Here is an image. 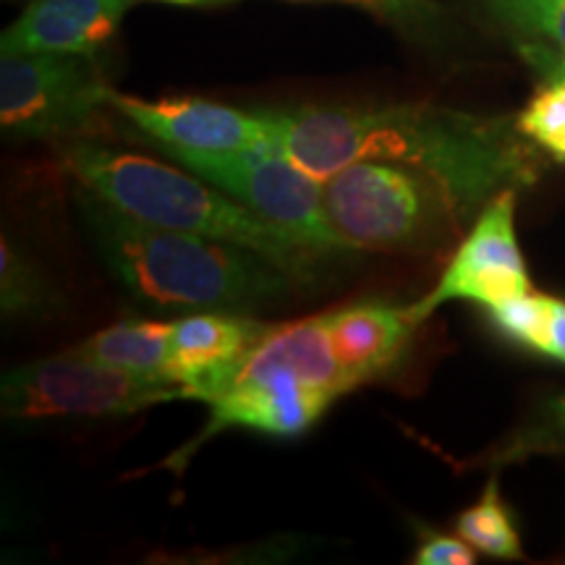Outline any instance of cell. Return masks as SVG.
Returning <instances> with one entry per match:
<instances>
[{"label": "cell", "instance_id": "6", "mask_svg": "<svg viewBox=\"0 0 565 565\" xmlns=\"http://www.w3.org/2000/svg\"><path fill=\"white\" fill-rule=\"evenodd\" d=\"M158 147L166 158H173L189 173L223 189L233 200L246 204L280 228L296 233L303 242L333 254L351 252L345 249L328 221L322 202V181L301 171L280 152H210L186 150V147Z\"/></svg>", "mask_w": 565, "mask_h": 565}, {"label": "cell", "instance_id": "18", "mask_svg": "<svg viewBox=\"0 0 565 565\" xmlns=\"http://www.w3.org/2000/svg\"><path fill=\"white\" fill-rule=\"evenodd\" d=\"M0 303L3 315L13 317H47L58 307L55 288L47 282L45 275L32 265L30 259L21 257V252L9 238L0 244Z\"/></svg>", "mask_w": 565, "mask_h": 565}, {"label": "cell", "instance_id": "7", "mask_svg": "<svg viewBox=\"0 0 565 565\" xmlns=\"http://www.w3.org/2000/svg\"><path fill=\"white\" fill-rule=\"evenodd\" d=\"M92 55L3 53L0 124L13 139H51L87 131L108 105Z\"/></svg>", "mask_w": 565, "mask_h": 565}, {"label": "cell", "instance_id": "12", "mask_svg": "<svg viewBox=\"0 0 565 565\" xmlns=\"http://www.w3.org/2000/svg\"><path fill=\"white\" fill-rule=\"evenodd\" d=\"M137 0H32L3 32V53L92 55L116 38Z\"/></svg>", "mask_w": 565, "mask_h": 565}, {"label": "cell", "instance_id": "19", "mask_svg": "<svg viewBox=\"0 0 565 565\" xmlns=\"http://www.w3.org/2000/svg\"><path fill=\"white\" fill-rule=\"evenodd\" d=\"M515 129L565 162V82L550 79L547 87L536 92L515 121Z\"/></svg>", "mask_w": 565, "mask_h": 565}, {"label": "cell", "instance_id": "13", "mask_svg": "<svg viewBox=\"0 0 565 565\" xmlns=\"http://www.w3.org/2000/svg\"><path fill=\"white\" fill-rule=\"evenodd\" d=\"M335 362L353 391L398 362L419 328L412 307L364 301L324 315Z\"/></svg>", "mask_w": 565, "mask_h": 565}, {"label": "cell", "instance_id": "22", "mask_svg": "<svg viewBox=\"0 0 565 565\" xmlns=\"http://www.w3.org/2000/svg\"><path fill=\"white\" fill-rule=\"evenodd\" d=\"M536 437H553L557 443H565V395L547 406V422Z\"/></svg>", "mask_w": 565, "mask_h": 565}, {"label": "cell", "instance_id": "20", "mask_svg": "<svg viewBox=\"0 0 565 565\" xmlns=\"http://www.w3.org/2000/svg\"><path fill=\"white\" fill-rule=\"evenodd\" d=\"M500 17L547 38L565 53V0H490Z\"/></svg>", "mask_w": 565, "mask_h": 565}, {"label": "cell", "instance_id": "1", "mask_svg": "<svg viewBox=\"0 0 565 565\" xmlns=\"http://www.w3.org/2000/svg\"><path fill=\"white\" fill-rule=\"evenodd\" d=\"M273 150L317 181L356 160H391L433 175L466 215L513 183L532 181L524 147L494 121L427 105L265 113Z\"/></svg>", "mask_w": 565, "mask_h": 565}, {"label": "cell", "instance_id": "24", "mask_svg": "<svg viewBox=\"0 0 565 565\" xmlns=\"http://www.w3.org/2000/svg\"><path fill=\"white\" fill-rule=\"evenodd\" d=\"M166 3H179V6H204V3H225V0H166Z\"/></svg>", "mask_w": 565, "mask_h": 565}, {"label": "cell", "instance_id": "2", "mask_svg": "<svg viewBox=\"0 0 565 565\" xmlns=\"http://www.w3.org/2000/svg\"><path fill=\"white\" fill-rule=\"evenodd\" d=\"M74 200L103 265L147 307L246 315L303 286L263 254L137 221L82 183Z\"/></svg>", "mask_w": 565, "mask_h": 565}, {"label": "cell", "instance_id": "10", "mask_svg": "<svg viewBox=\"0 0 565 565\" xmlns=\"http://www.w3.org/2000/svg\"><path fill=\"white\" fill-rule=\"evenodd\" d=\"M108 105L129 118L154 145L210 152L273 150L265 113L252 116L207 100L147 103L113 89H108Z\"/></svg>", "mask_w": 565, "mask_h": 565}, {"label": "cell", "instance_id": "11", "mask_svg": "<svg viewBox=\"0 0 565 565\" xmlns=\"http://www.w3.org/2000/svg\"><path fill=\"white\" fill-rule=\"evenodd\" d=\"M333 401V395L309 385L294 372L238 377L215 404H210L207 429L192 445H200L231 427L280 437L301 435L320 419Z\"/></svg>", "mask_w": 565, "mask_h": 565}, {"label": "cell", "instance_id": "21", "mask_svg": "<svg viewBox=\"0 0 565 565\" xmlns=\"http://www.w3.org/2000/svg\"><path fill=\"white\" fill-rule=\"evenodd\" d=\"M477 550L461 536H448L427 532L416 547L414 563L416 565H469L477 561Z\"/></svg>", "mask_w": 565, "mask_h": 565}, {"label": "cell", "instance_id": "16", "mask_svg": "<svg viewBox=\"0 0 565 565\" xmlns=\"http://www.w3.org/2000/svg\"><path fill=\"white\" fill-rule=\"evenodd\" d=\"M492 322L511 341L545 353L565 366V301L547 294H524L490 309Z\"/></svg>", "mask_w": 565, "mask_h": 565}, {"label": "cell", "instance_id": "23", "mask_svg": "<svg viewBox=\"0 0 565 565\" xmlns=\"http://www.w3.org/2000/svg\"><path fill=\"white\" fill-rule=\"evenodd\" d=\"M529 55H532V61L536 63V66L545 68V74H550V79L565 82V55H561V58H553L547 51H536V47H532Z\"/></svg>", "mask_w": 565, "mask_h": 565}, {"label": "cell", "instance_id": "9", "mask_svg": "<svg viewBox=\"0 0 565 565\" xmlns=\"http://www.w3.org/2000/svg\"><path fill=\"white\" fill-rule=\"evenodd\" d=\"M270 333V324L244 312H196L173 322L166 377L183 401L215 404L236 383L244 359Z\"/></svg>", "mask_w": 565, "mask_h": 565}, {"label": "cell", "instance_id": "15", "mask_svg": "<svg viewBox=\"0 0 565 565\" xmlns=\"http://www.w3.org/2000/svg\"><path fill=\"white\" fill-rule=\"evenodd\" d=\"M171 333L173 322L124 320L100 330L71 351L108 366H118V370L166 377Z\"/></svg>", "mask_w": 565, "mask_h": 565}, {"label": "cell", "instance_id": "17", "mask_svg": "<svg viewBox=\"0 0 565 565\" xmlns=\"http://www.w3.org/2000/svg\"><path fill=\"white\" fill-rule=\"evenodd\" d=\"M456 532L461 540L469 542L477 553L503 557V561H513L521 557V540L519 529L513 524V515L508 511L498 492V479H490L484 487L479 503L458 515Z\"/></svg>", "mask_w": 565, "mask_h": 565}, {"label": "cell", "instance_id": "8", "mask_svg": "<svg viewBox=\"0 0 565 565\" xmlns=\"http://www.w3.org/2000/svg\"><path fill=\"white\" fill-rule=\"evenodd\" d=\"M532 291L529 273L515 238V194L513 189L494 194L479 212L475 228L450 259L437 286L412 303L416 320L433 317L443 303L475 301L492 309Z\"/></svg>", "mask_w": 565, "mask_h": 565}, {"label": "cell", "instance_id": "5", "mask_svg": "<svg viewBox=\"0 0 565 565\" xmlns=\"http://www.w3.org/2000/svg\"><path fill=\"white\" fill-rule=\"evenodd\" d=\"M0 398L6 416L47 419L137 414L154 404L183 401V391L162 374L118 370L66 351L6 372Z\"/></svg>", "mask_w": 565, "mask_h": 565}, {"label": "cell", "instance_id": "3", "mask_svg": "<svg viewBox=\"0 0 565 565\" xmlns=\"http://www.w3.org/2000/svg\"><path fill=\"white\" fill-rule=\"evenodd\" d=\"M66 168L76 183L137 221L244 246L301 282H315L333 257V252L303 242L223 189L175 171L168 162L100 145H76L66 152Z\"/></svg>", "mask_w": 565, "mask_h": 565}, {"label": "cell", "instance_id": "14", "mask_svg": "<svg viewBox=\"0 0 565 565\" xmlns=\"http://www.w3.org/2000/svg\"><path fill=\"white\" fill-rule=\"evenodd\" d=\"M267 372H294L333 398L351 391L335 362L324 315L270 328V333L244 359L238 377H254V374Z\"/></svg>", "mask_w": 565, "mask_h": 565}, {"label": "cell", "instance_id": "4", "mask_svg": "<svg viewBox=\"0 0 565 565\" xmlns=\"http://www.w3.org/2000/svg\"><path fill=\"white\" fill-rule=\"evenodd\" d=\"M322 202L351 252H427L466 217L440 181L391 160L341 168L322 181Z\"/></svg>", "mask_w": 565, "mask_h": 565}]
</instances>
